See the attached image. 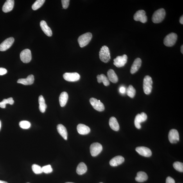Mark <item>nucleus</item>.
Returning <instances> with one entry per match:
<instances>
[{
    "label": "nucleus",
    "instance_id": "nucleus-18",
    "mask_svg": "<svg viewBox=\"0 0 183 183\" xmlns=\"http://www.w3.org/2000/svg\"><path fill=\"white\" fill-rule=\"evenodd\" d=\"M34 78L33 75H30L26 79H20L18 80L17 83H21L24 85H30L33 84Z\"/></svg>",
    "mask_w": 183,
    "mask_h": 183
},
{
    "label": "nucleus",
    "instance_id": "nucleus-36",
    "mask_svg": "<svg viewBox=\"0 0 183 183\" xmlns=\"http://www.w3.org/2000/svg\"><path fill=\"white\" fill-rule=\"evenodd\" d=\"M42 169V172L46 174L50 173L53 171V169L50 165L43 166Z\"/></svg>",
    "mask_w": 183,
    "mask_h": 183
},
{
    "label": "nucleus",
    "instance_id": "nucleus-29",
    "mask_svg": "<svg viewBox=\"0 0 183 183\" xmlns=\"http://www.w3.org/2000/svg\"><path fill=\"white\" fill-rule=\"evenodd\" d=\"M39 103V109L40 111L42 113H44L47 108V105L45 103L44 99L43 96L40 95L38 99Z\"/></svg>",
    "mask_w": 183,
    "mask_h": 183
},
{
    "label": "nucleus",
    "instance_id": "nucleus-28",
    "mask_svg": "<svg viewBox=\"0 0 183 183\" xmlns=\"http://www.w3.org/2000/svg\"><path fill=\"white\" fill-rule=\"evenodd\" d=\"M98 82L100 83L103 82L104 85L107 86L109 85L110 81L108 78L104 74H101L100 75H98L97 77Z\"/></svg>",
    "mask_w": 183,
    "mask_h": 183
},
{
    "label": "nucleus",
    "instance_id": "nucleus-38",
    "mask_svg": "<svg viewBox=\"0 0 183 183\" xmlns=\"http://www.w3.org/2000/svg\"><path fill=\"white\" fill-rule=\"evenodd\" d=\"M7 73V70L4 68L0 67V75H3Z\"/></svg>",
    "mask_w": 183,
    "mask_h": 183
},
{
    "label": "nucleus",
    "instance_id": "nucleus-7",
    "mask_svg": "<svg viewBox=\"0 0 183 183\" xmlns=\"http://www.w3.org/2000/svg\"><path fill=\"white\" fill-rule=\"evenodd\" d=\"M134 19L135 21H140L142 23H145L147 21V17L146 13L144 10L137 11L134 16Z\"/></svg>",
    "mask_w": 183,
    "mask_h": 183
},
{
    "label": "nucleus",
    "instance_id": "nucleus-14",
    "mask_svg": "<svg viewBox=\"0 0 183 183\" xmlns=\"http://www.w3.org/2000/svg\"><path fill=\"white\" fill-rule=\"evenodd\" d=\"M168 137L169 142L172 144L177 143L179 140V133L175 129H172L169 131Z\"/></svg>",
    "mask_w": 183,
    "mask_h": 183
},
{
    "label": "nucleus",
    "instance_id": "nucleus-39",
    "mask_svg": "<svg viewBox=\"0 0 183 183\" xmlns=\"http://www.w3.org/2000/svg\"><path fill=\"white\" fill-rule=\"evenodd\" d=\"M166 183H175L174 180L173 178L169 176L166 178Z\"/></svg>",
    "mask_w": 183,
    "mask_h": 183
},
{
    "label": "nucleus",
    "instance_id": "nucleus-35",
    "mask_svg": "<svg viewBox=\"0 0 183 183\" xmlns=\"http://www.w3.org/2000/svg\"><path fill=\"white\" fill-rule=\"evenodd\" d=\"M32 169L33 172L37 174H41L43 172L42 167L37 164H33Z\"/></svg>",
    "mask_w": 183,
    "mask_h": 183
},
{
    "label": "nucleus",
    "instance_id": "nucleus-1",
    "mask_svg": "<svg viewBox=\"0 0 183 183\" xmlns=\"http://www.w3.org/2000/svg\"><path fill=\"white\" fill-rule=\"evenodd\" d=\"M166 14V11L164 9H160L156 11L152 16V22L156 24L161 22L164 19Z\"/></svg>",
    "mask_w": 183,
    "mask_h": 183
},
{
    "label": "nucleus",
    "instance_id": "nucleus-12",
    "mask_svg": "<svg viewBox=\"0 0 183 183\" xmlns=\"http://www.w3.org/2000/svg\"><path fill=\"white\" fill-rule=\"evenodd\" d=\"M14 42V38L11 37L7 38L0 44V51H6L12 46Z\"/></svg>",
    "mask_w": 183,
    "mask_h": 183
},
{
    "label": "nucleus",
    "instance_id": "nucleus-46",
    "mask_svg": "<svg viewBox=\"0 0 183 183\" xmlns=\"http://www.w3.org/2000/svg\"><path fill=\"white\" fill-rule=\"evenodd\" d=\"M100 183H102V182H100Z\"/></svg>",
    "mask_w": 183,
    "mask_h": 183
},
{
    "label": "nucleus",
    "instance_id": "nucleus-17",
    "mask_svg": "<svg viewBox=\"0 0 183 183\" xmlns=\"http://www.w3.org/2000/svg\"><path fill=\"white\" fill-rule=\"evenodd\" d=\"M125 161V159L122 156H118L115 157L111 160L110 164L112 166H116L119 165Z\"/></svg>",
    "mask_w": 183,
    "mask_h": 183
},
{
    "label": "nucleus",
    "instance_id": "nucleus-11",
    "mask_svg": "<svg viewBox=\"0 0 183 183\" xmlns=\"http://www.w3.org/2000/svg\"><path fill=\"white\" fill-rule=\"evenodd\" d=\"M20 58L22 62L24 63H28L32 60V54L31 51L29 49H26L20 53Z\"/></svg>",
    "mask_w": 183,
    "mask_h": 183
},
{
    "label": "nucleus",
    "instance_id": "nucleus-43",
    "mask_svg": "<svg viewBox=\"0 0 183 183\" xmlns=\"http://www.w3.org/2000/svg\"><path fill=\"white\" fill-rule=\"evenodd\" d=\"M0 183H8L6 182L0 180Z\"/></svg>",
    "mask_w": 183,
    "mask_h": 183
},
{
    "label": "nucleus",
    "instance_id": "nucleus-10",
    "mask_svg": "<svg viewBox=\"0 0 183 183\" xmlns=\"http://www.w3.org/2000/svg\"><path fill=\"white\" fill-rule=\"evenodd\" d=\"M127 56L124 54L121 56H118L114 60V65L116 67H123L127 62Z\"/></svg>",
    "mask_w": 183,
    "mask_h": 183
},
{
    "label": "nucleus",
    "instance_id": "nucleus-42",
    "mask_svg": "<svg viewBox=\"0 0 183 183\" xmlns=\"http://www.w3.org/2000/svg\"><path fill=\"white\" fill-rule=\"evenodd\" d=\"M181 51L182 53L183 54V46L182 45L181 47Z\"/></svg>",
    "mask_w": 183,
    "mask_h": 183
},
{
    "label": "nucleus",
    "instance_id": "nucleus-15",
    "mask_svg": "<svg viewBox=\"0 0 183 183\" xmlns=\"http://www.w3.org/2000/svg\"><path fill=\"white\" fill-rule=\"evenodd\" d=\"M135 150L140 155L144 157H150L152 154V153L150 149L146 147H138Z\"/></svg>",
    "mask_w": 183,
    "mask_h": 183
},
{
    "label": "nucleus",
    "instance_id": "nucleus-13",
    "mask_svg": "<svg viewBox=\"0 0 183 183\" xmlns=\"http://www.w3.org/2000/svg\"><path fill=\"white\" fill-rule=\"evenodd\" d=\"M63 78L65 80L70 82H74L78 80L80 78V74L76 72L66 73L63 75Z\"/></svg>",
    "mask_w": 183,
    "mask_h": 183
},
{
    "label": "nucleus",
    "instance_id": "nucleus-31",
    "mask_svg": "<svg viewBox=\"0 0 183 183\" xmlns=\"http://www.w3.org/2000/svg\"><path fill=\"white\" fill-rule=\"evenodd\" d=\"M45 1V0H37L33 4L32 9L34 10H37L43 5Z\"/></svg>",
    "mask_w": 183,
    "mask_h": 183
},
{
    "label": "nucleus",
    "instance_id": "nucleus-23",
    "mask_svg": "<svg viewBox=\"0 0 183 183\" xmlns=\"http://www.w3.org/2000/svg\"><path fill=\"white\" fill-rule=\"evenodd\" d=\"M107 76L108 80L113 83H116L118 81V76L112 69H110L108 71Z\"/></svg>",
    "mask_w": 183,
    "mask_h": 183
},
{
    "label": "nucleus",
    "instance_id": "nucleus-25",
    "mask_svg": "<svg viewBox=\"0 0 183 183\" xmlns=\"http://www.w3.org/2000/svg\"><path fill=\"white\" fill-rule=\"evenodd\" d=\"M148 179V175L145 172L142 171L138 172L137 176L135 178V180L140 182H145Z\"/></svg>",
    "mask_w": 183,
    "mask_h": 183
},
{
    "label": "nucleus",
    "instance_id": "nucleus-5",
    "mask_svg": "<svg viewBox=\"0 0 183 183\" xmlns=\"http://www.w3.org/2000/svg\"><path fill=\"white\" fill-rule=\"evenodd\" d=\"M177 38V34L174 33L169 34L164 38V44L167 47H172L175 44Z\"/></svg>",
    "mask_w": 183,
    "mask_h": 183
},
{
    "label": "nucleus",
    "instance_id": "nucleus-22",
    "mask_svg": "<svg viewBox=\"0 0 183 183\" xmlns=\"http://www.w3.org/2000/svg\"><path fill=\"white\" fill-rule=\"evenodd\" d=\"M57 130L59 133L65 140L67 139V133L66 128L62 124L58 125L57 127Z\"/></svg>",
    "mask_w": 183,
    "mask_h": 183
},
{
    "label": "nucleus",
    "instance_id": "nucleus-27",
    "mask_svg": "<svg viewBox=\"0 0 183 183\" xmlns=\"http://www.w3.org/2000/svg\"><path fill=\"white\" fill-rule=\"evenodd\" d=\"M87 167L84 163L81 162L76 169V172L78 175H82L87 172Z\"/></svg>",
    "mask_w": 183,
    "mask_h": 183
},
{
    "label": "nucleus",
    "instance_id": "nucleus-6",
    "mask_svg": "<svg viewBox=\"0 0 183 183\" xmlns=\"http://www.w3.org/2000/svg\"><path fill=\"white\" fill-rule=\"evenodd\" d=\"M103 150V146L100 144L95 142L92 144L90 147V153L92 156L95 157Z\"/></svg>",
    "mask_w": 183,
    "mask_h": 183
},
{
    "label": "nucleus",
    "instance_id": "nucleus-3",
    "mask_svg": "<svg viewBox=\"0 0 183 183\" xmlns=\"http://www.w3.org/2000/svg\"><path fill=\"white\" fill-rule=\"evenodd\" d=\"M92 34L90 32H88L80 36L78 39V42L81 47L86 46L92 39Z\"/></svg>",
    "mask_w": 183,
    "mask_h": 183
},
{
    "label": "nucleus",
    "instance_id": "nucleus-2",
    "mask_svg": "<svg viewBox=\"0 0 183 183\" xmlns=\"http://www.w3.org/2000/svg\"><path fill=\"white\" fill-rule=\"evenodd\" d=\"M99 58L105 63H107L111 59V56L109 48L106 46L102 47L99 53Z\"/></svg>",
    "mask_w": 183,
    "mask_h": 183
},
{
    "label": "nucleus",
    "instance_id": "nucleus-21",
    "mask_svg": "<svg viewBox=\"0 0 183 183\" xmlns=\"http://www.w3.org/2000/svg\"><path fill=\"white\" fill-rule=\"evenodd\" d=\"M77 131L79 134L85 135H87L90 132V129L88 126L84 124H80L77 126Z\"/></svg>",
    "mask_w": 183,
    "mask_h": 183
},
{
    "label": "nucleus",
    "instance_id": "nucleus-41",
    "mask_svg": "<svg viewBox=\"0 0 183 183\" xmlns=\"http://www.w3.org/2000/svg\"><path fill=\"white\" fill-rule=\"evenodd\" d=\"M179 22L181 24H183V15L181 17H180V19H179Z\"/></svg>",
    "mask_w": 183,
    "mask_h": 183
},
{
    "label": "nucleus",
    "instance_id": "nucleus-30",
    "mask_svg": "<svg viewBox=\"0 0 183 183\" xmlns=\"http://www.w3.org/2000/svg\"><path fill=\"white\" fill-rule=\"evenodd\" d=\"M14 100L12 98H10L7 99H4L3 101L0 102V107L2 108H5L6 104H9L12 105L14 103Z\"/></svg>",
    "mask_w": 183,
    "mask_h": 183
},
{
    "label": "nucleus",
    "instance_id": "nucleus-9",
    "mask_svg": "<svg viewBox=\"0 0 183 183\" xmlns=\"http://www.w3.org/2000/svg\"><path fill=\"white\" fill-rule=\"evenodd\" d=\"M147 119V116L145 113L142 112L141 114H138L134 121V124L135 127L138 129H140L141 128V123L144 122Z\"/></svg>",
    "mask_w": 183,
    "mask_h": 183
},
{
    "label": "nucleus",
    "instance_id": "nucleus-47",
    "mask_svg": "<svg viewBox=\"0 0 183 183\" xmlns=\"http://www.w3.org/2000/svg\"></svg>",
    "mask_w": 183,
    "mask_h": 183
},
{
    "label": "nucleus",
    "instance_id": "nucleus-19",
    "mask_svg": "<svg viewBox=\"0 0 183 183\" xmlns=\"http://www.w3.org/2000/svg\"><path fill=\"white\" fill-rule=\"evenodd\" d=\"M40 26L45 34L49 37H51L52 35V32L51 29L47 26L46 22L44 20H42L40 22Z\"/></svg>",
    "mask_w": 183,
    "mask_h": 183
},
{
    "label": "nucleus",
    "instance_id": "nucleus-34",
    "mask_svg": "<svg viewBox=\"0 0 183 183\" xmlns=\"http://www.w3.org/2000/svg\"><path fill=\"white\" fill-rule=\"evenodd\" d=\"M20 127L24 129H27L31 127V123L28 121H22L19 123Z\"/></svg>",
    "mask_w": 183,
    "mask_h": 183
},
{
    "label": "nucleus",
    "instance_id": "nucleus-40",
    "mask_svg": "<svg viewBox=\"0 0 183 183\" xmlns=\"http://www.w3.org/2000/svg\"><path fill=\"white\" fill-rule=\"evenodd\" d=\"M119 92L121 94H124L126 92V88L124 87H121L120 88Z\"/></svg>",
    "mask_w": 183,
    "mask_h": 183
},
{
    "label": "nucleus",
    "instance_id": "nucleus-37",
    "mask_svg": "<svg viewBox=\"0 0 183 183\" xmlns=\"http://www.w3.org/2000/svg\"><path fill=\"white\" fill-rule=\"evenodd\" d=\"M69 0H62V3L63 8L64 9H67L69 5Z\"/></svg>",
    "mask_w": 183,
    "mask_h": 183
},
{
    "label": "nucleus",
    "instance_id": "nucleus-44",
    "mask_svg": "<svg viewBox=\"0 0 183 183\" xmlns=\"http://www.w3.org/2000/svg\"><path fill=\"white\" fill-rule=\"evenodd\" d=\"M1 121H0V130H1Z\"/></svg>",
    "mask_w": 183,
    "mask_h": 183
},
{
    "label": "nucleus",
    "instance_id": "nucleus-32",
    "mask_svg": "<svg viewBox=\"0 0 183 183\" xmlns=\"http://www.w3.org/2000/svg\"><path fill=\"white\" fill-rule=\"evenodd\" d=\"M136 90L132 85L129 86L127 90V94L130 98H133L135 96Z\"/></svg>",
    "mask_w": 183,
    "mask_h": 183
},
{
    "label": "nucleus",
    "instance_id": "nucleus-8",
    "mask_svg": "<svg viewBox=\"0 0 183 183\" xmlns=\"http://www.w3.org/2000/svg\"><path fill=\"white\" fill-rule=\"evenodd\" d=\"M90 102L95 110L99 112L103 111L104 110L105 106L100 100H98L94 98H92L90 99Z\"/></svg>",
    "mask_w": 183,
    "mask_h": 183
},
{
    "label": "nucleus",
    "instance_id": "nucleus-20",
    "mask_svg": "<svg viewBox=\"0 0 183 183\" xmlns=\"http://www.w3.org/2000/svg\"><path fill=\"white\" fill-rule=\"evenodd\" d=\"M142 61L141 58H137L135 60L131 67V73L133 74L136 72L141 67Z\"/></svg>",
    "mask_w": 183,
    "mask_h": 183
},
{
    "label": "nucleus",
    "instance_id": "nucleus-33",
    "mask_svg": "<svg viewBox=\"0 0 183 183\" xmlns=\"http://www.w3.org/2000/svg\"><path fill=\"white\" fill-rule=\"evenodd\" d=\"M173 166L176 170L180 172H183V164L179 162H175L173 164Z\"/></svg>",
    "mask_w": 183,
    "mask_h": 183
},
{
    "label": "nucleus",
    "instance_id": "nucleus-26",
    "mask_svg": "<svg viewBox=\"0 0 183 183\" xmlns=\"http://www.w3.org/2000/svg\"><path fill=\"white\" fill-rule=\"evenodd\" d=\"M68 99V95L66 92L61 93L59 98L60 103L61 107H64L66 105Z\"/></svg>",
    "mask_w": 183,
    "mask_h": 183
},
{
    "label": "nucleus",
    "instance_id": "nucleus-16",
    "mask_svg": "<svg viewBox=\"0 0 183 183\" xmlns=\"http://www.w3.org/2000/svg\"><path fill=\"white\" fill-rule=\"evenodd\" d=\"M14 0H7L4 4L2 8V10L4 13L10 12L14 6Z\"/></svg>",
    "mask_w": 183,
    "mask_h": 183
},
{
    "label": "nucleus",
    "instance_id": "nucleus-4",
    "mask_svg": "<svg viewBox=\"0 0 183 183\" xmlns=\"http://www.w3.org/2000/svg\"><path fill=\"white\" fill-rule=\"evenodd\" d=\"M153 81L150 76L147 75L144 77L143 83L144 91L146 94H150L152 91Z\"/></svg>",
    "mask_w": 183,
    "mask_h": 183
},
{
    "label": "nucleus",
    "instance_id": "nucleus-45",
    "mask_svg": "<svg viewBox=\"0 0 183 183\" xmlns=\"http://www.w3.org/2000/svg\"><path fill=\"white\" fill-rule=\"evenodd\" d=\"M65 183H73V182H66Z\"/></svg>",
    "mask_w": 183,
    "mask_h": 183
},
{
    "label": "nucleus",
    "instance_id": "nucleus-24",
    "mask_svg": "<svg viewBox=\"0 0 183 183\" xmlns=\"http://www.w3.org/2000/svg\"><path fill=\"white\" fill-rule=\"evenodd\" d=\"M110 127L113 130L118 131L119 129V126L117 119L114 117H111L109 121Z\"/></svg>",
    "mask_w": 183,
    "mask_h": 183
}]
</instances>
